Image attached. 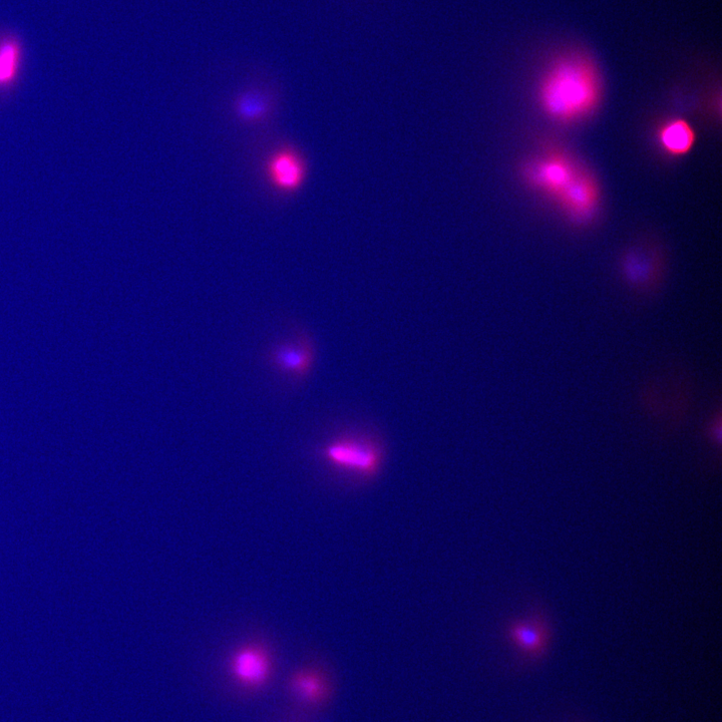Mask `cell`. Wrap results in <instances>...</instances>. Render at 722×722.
I'll return each instance as SVG.
<instances>
[{
	"mask_svg": "<svg viewBox=\"0 0 722 722\" xmlns=\"http://www.w3.org/2000/svg\"><path fill=\"white\" fill-rule=\"evenodd\" d=\"M599 71L589 57L573 53L556 60L540 85V103L552 119L572 122L592 113L601 98Z\"/></svg>",
	"mask_w": 722,
	"mask_h": 722,
	"instance_id": "cell-1",
	"label": "cell"
},
{
	"mask_svg": "<svg viewBox=\"0 0 722 722\" xmlns=\"http://www.w3.org/2000/svg\"><path fill=\"white\" fill-rule=\"evenodd\" d=\"M323 459L333 468L371 479L384 464L382 445L366 435H346L329 442L322 451Z\"/></svg>",
	"mask_w": 722,
	"mask_h": 722,
	"instance_id": "cell-2",
	"label": "cell"
},
{
	"mask_svg": "<svg viewBox=\"0 0 722 722\" xmlns=\"http://www.w3.org/2000/svg\"><path fill=\"white\" fill-rule=\"evenodd\" d=\"M265 177L268 184L282 194L300 190L306 180L307 166L296 148L283 145L276 148L266 159Z\"/></svg>",
	"mask_w": 722,
	"mask_h": 722,
	"instance_id": "cell-3",
	"label": "cell"
},
{
	"mask_svg": "<svg viewBox=\"0 0 722 722\" xmlns=\"http://www.w3.org/2000/svg\"><path fill=\"white\" fill-rule=\"evenodd\" d=\"M582 171L570 159L555 153L530 164L525 176L531 185L559 200Z\"/></svg>",
	"mask_w": 722,
	"mask_h": 722,
	"instance_id": "cell-4",
	"label": "cell"
},
{
	"mask_svg": "<svg viewBox=\"0 0 722 722\" xmlns=\"http://www.w3.org/2000/svg\"><path fill=\"white\" fill-rule=\"evenodd\" d=\"M314 361V346L305 334L275 344L268 353V363L273 370L296 379L306 378L313 369Z\"/></svg>",
	"mask_w": 722,
	"mask_h": 722,
	"instance_id": "cell-5",
	"label": "cell"
},
{
	"mask_svg": "<svg viewBox=\"0 0 722 722\" xmlns=\"http://www.w3.org/2000/svg\"><path fill=\"white\" fill-rule=\"evenodd\" d=\"M233 678L248 688L263 686L272 671V661L267 649L257 643L239 647L230 658Z\"/></svg>",
	"mask_w": 722,
	"mask_h": 722,
	"instance_id": "cell-6",
	"label": "cell"
},
{
	"mask_svg": "<svg viewBox=\"0 0 722 722\" xmlns=\"http://www.w3.org/2000/svg\"><path fill=\"white\" fill-rule=\"evenodd\" d=\"M621 276L631 291L642 295L651 294L658 288L661 281L660 258L652 252L631 251L623 257Z\"/></svg>",
	"mask_w": 722,
	"mask_h": 722,
	"instance_id": "cell-7",
	"label": "cell"
},
{
	"mask_svg": "<svg viewBox=\"0 0 722 722\" xmlns=\"http://www.w3.org/2000/svg\"><path fill=\"white\" fill-rule=\"evenodd\" d=\"M512 641L531 659L539 658L547 648L550 628L544 614L536 609L529 617L509 627Z\"/></svg>",
	"mask_w": 722,
	"mask_h": 722,
	"instance_id": "cell-8",
	"label": "cell"
},
{
	"mask_svg": "<svg viewBox=\"0 0 722 722\" xmlns=\"http://www.w3.org/2000/svg\"><path fill=\"white\" fill-rule=\"evenodd\" d=\"M558 201L572 217L586 220L593 215L598 205L597 184L591 176L582 171Z\"/></svg>",
	"mask_w": 722,
	"mask_h": 722,
	"instance_id": "cell-9",
	"label": "cell"
},
{
	"mask_svg": "<svg viewBox=\"0 0 722 722\" xmlns=\"http://www.w3.org/2000/svg\"><path fill=\"white\" fill-rule=\"evenodd\" d=\"M24 62V47L16 36L0 40V91L16 85Z\"/></svg>",
	"mask_w": 722,
	"mask_h": 722,
	"instance_id": "cell-10",
	"label": "cell"
},
{
	"mask_svg": "<svg viewBox=\"0 0 722 722\" xmlns=\"http://www.w3.org/2000/svg\"><path fill=\"white\" fill-rule=\"evenodd\" d=\"M695 137L692 127L681 119L667 122L658 133L660 146L671 156L687 154L695 143Z\"/></svg>",
	"mask_w": 722,
	"mask_h": 722,
	"instance_id": "cell-11",
	"label": "cell"
},
{
	"mask_svg": "<svg viewBox=\"0 0 722 722\" xmlns=\"http://www.w3.org/2000/svg\"><path fill=\"white\" fill-rule=\"evenodd\" d=\"M234 112L236 117L244 124H260L264 122L269 115V98L259 89H247L236 97L234 101Z\"/></svg>",
	"mask_w": 722,
	"mask_h": 722,
	"instance_id": "cell-12",
	"label": "cell"
},
{
	"mask_svg": "<svg viewBox=\"0 0 722 722\" xmlns=\"http://www.w3.org/2000/svg\"><path fill=\"white\" fill-rule=\"evenodd\" d=\"M291 689L299 699L310 704L321 702L327 691L322 675L310 669L298 671L293 675Z\"/></svg>",
	"mask_w": 722,
	"mask_h": 722,
	"instance_id": "cell-13",
	"label": "cell"
},
{
	"mask_svg": "<svg viewBox=\"0 0 722 722\" xmlns=\"http://www.w3.org/2000/svg\"><path fill=\"white\" fill-rule=\"evenodd\" d=\"M708 436L712 442L720 445L721 441V415L718 412L708 424Z\"/></svg>",
	"mask_w": 722,
	"mask_h": 722,
	"instance_id": "cell-14",
	"label": "cell"
}]
</instances>
